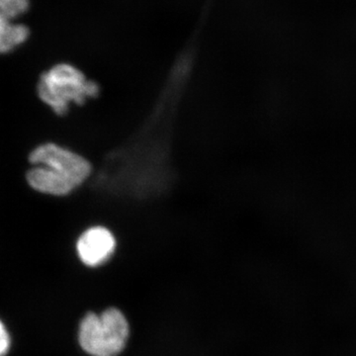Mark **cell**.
<instances>
[{"label":"cell","instance_id":"cell-1","mask_svg":"<svg viewBox=\"0 0 356 356\" xmlns=\"http://www.w3.org/2000/svg\"><path fill=\"white\" fill-rule=\"evenodd\" d=\"M40 99L51 107L56 114L64 116L70 105H83L97 97L100 86L86 79L83 72L70 64H58L44 72L39 79Z\"/></svg>","mask_w":356,"mask_h":356},{"label":"cell","instance_id":"cell-2","mask_svg":"<svg viewBox=\"0 0 356 356\" xmlns=\"http://www.w3.org/2000/svg\"><path fill=\"white\" fill-rule=\"evenodd\" d=\"M129 325L125 316L115 308L100 315L89 313L79 325V339L91 356H117L125 348Z\"/></svg>","mask_w":356,"mask_h":356},{"label":"cell","instance_id":"cell-3","mask_svg":"<svg viewBox=\"0 0 356 356\" xmlns=\"http://www.w3.org/2000/svg\"><path fill=\"white\" fill-rule=\"evenodd\" d=\"M34 165H44L72 182L76 188L90 177L92 166L81 154L53 143L40 145L29 156Z\"/></svg>","mask_w":356,"mask_h":356},{"label":"cell","instance_id":"cell-4","mask_svg":"<svg viewBox=\"0 0 356 356\" xmlns=\"http://www.w3.org/2000/svg\"><path fill=\"white\" fill-rule=\"evenodd\" d=\"M30 8V0H0V54L10 53L30 36L27 26L16 22Z\"/></svg>","mask_w":356,"mask_h":356},{"label":"cell","instance_id":"cell-5","mask_svg":"<svg viewBox=\"0 0 356 356\" xmlns=\"http://www.w3.org/2000/svg\"><path fill=\"white\" fill-rule=\"evenodd\" d=\"M116 248V238L109 229L102 226L88 228L76 243L79 259L86 266L96 267L108 261Z\"/></svg>","mask_w":356,"mask_h":356},{"label":"cell","instance_id":"cell-6","mask_svg":"<svg viewBox=\"0 0 356 356\" xmlns=\"http://www.w3.org/2000/svg\"><path fill=\"white\" fill-rule=\"evenodd\" d=\"M35 191L53 196L69 195L76 187L72 182L44 165H35L26 175Z\"/></svg>","mask_w":356,"mask_h":356},{"label":"cell","instance_id":"cell-7","mask_svg":"<svg viewBox=\"0 0 356 356\" xmlns=\"http://www.w3.org/2000/svg\"><path fill=\"white\" fill-rule=\"evenodd\" d=\"M11 339L6 325L0 320V356H6L10 350Z\"/></svg>","mask_w":356,"mask_h":356}]
</instances>
